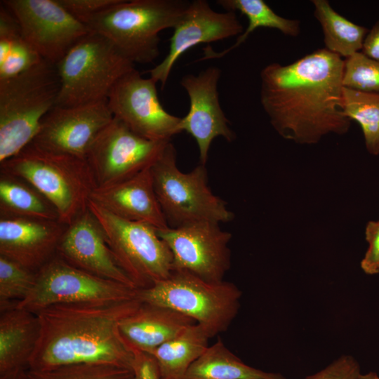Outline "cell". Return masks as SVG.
Masks as SVG:
<instances>
[{
	"instance_id": "obj_1",
	"label": "cell",
	"mask_w": 379,
	"mask_h": 379,
	"mask_svg": "<svg viewBox=\"0 0 379 379\" xmlns=\"http://www.w3.org/2000/svg\"><path fill=\"white\" fill-rule=\"evenodd\" d=\"M344 60L325 48L293 63H271L260 72V103L284 139L315 144L346 133L351 120L340 107Z\"/></svg>"
},
{
	"instance_id": "obj_2",
	"label": "cell",
	"mask_w": 379,
	"mask_h": 379,
	"mask_svg": "<svg viewBox=\"0 0 379 379\" xmlns=\"http://www.w3.org/2000/svg\"><path fill=\"white\" fill-rule=\"evenodd\" d=\"M141 302L137 298L62 303L35 312L40 335L27 370L75 364H107L133 370L135 352L122 338L119 325Z\"/></svg>"
},
{
	"instance_id": "obj_3",
	"label": "cell",
	"mask_w": 379,
	"mask_h": 379,
	"mask_svg": "<svg viewBox=\"0 0 379 379\" xmlns=\"http://www.w3.org/2000/svg\"><path fill=\"white\" fill-rule=\"evenodd\" d=\"M0 171L33 186L53 204L59 221L66 225L88 208L97 187L86 159L46 150L32 142L0 163Z\"/></svg>"
},
{
	"instance_id": "obj_4",
	"label": "cell",
	"mask_w": 379,
	"mask_h": 379,
	"mask_svg": "<svg viewBox=\"0 0 379 379\" xmlns=\"http://www.w3.org/2000/svg\"><path fill=\"white\" fill-rule=\"evenodd\" d=\"M60 91L56 64L43 60L13 78L0 81V163L32 142Z\"/></svg>"
},
{
	"instance_id": "obj_5",
	"label": "cell",
	"mask_w": 379,
	"mask_h": 379,
	"mask_svg": "<svg viewBox=\"0 0 379 379\" xmlns=\"http://www.w3.org/2000/svg\"><path fill=\"white\" fill-rule=\"evenodd\" d=\"M190 1L119 0L85 25L109 40L131 62L147 64L159 55V33L174 28Z\"/></svg>"
},
{
	"instance_id": "obj_6",
	"label": "cell",
	"mask_w": 379,
	"mask_h": 379,
	"mask_svg": "<svg viewBox=\"0 0 379 379\" xmlns=\"http://www.w3.org/2000/svg\"><path fill=\"white\" fill-rule=\"evenodd\" d=\"M60 91L56 105L73 107L107 100L116 83L135 69L117 47L91 31L56 64Z\"/></svg>"
},
{
	"instance_id": "obj_7",
	"label": "cell",
	"mask_w": 379,
	"mask_h": 379,
	"mask_svg": "<svg viewBox=\"0 0 379 379\" xmlns=\"http://www.w3.org/2000/svg\"><path fill=\"white\" fill-rule=\"evenodd\" d=\"M241 297V291L233 283L209 282L177 270L153 286L138 290L141 302L166 307L191 318L210 338L227 330L238 313Z\"/></svg>"
},
{
	"instance_id": "obj_8",
	"label": "cell",
	"mask_w": 379,
	"mask_h": 379,
	"mask_svg": "<svg viewBox=\"0 0 379 379\" xmlns=\"http://www.w3.org/2000/svg\"><path fill=\"white\" fill-rule=\"evenodd\" d=\"M155 193L171 227L202 221L228 222L234 214L227 203L208 187L206 165L183 173L177 166L176 151L168 142L151 166Z\"/></svg>"
},
{
	"instance_id": "obj_9",
	"label": "cell",
	"mask_w": 379,
	"mask_h": 379,
	"mask_svg": "<svg viewBox=\"0 0 379 379\" xmlns=\"http://www.w3.org/2000/svg\"><path fill=\"white\" fill-rule=\"evenodd\" d=\"M88 208L100 224L117 264L138 289L170 276L173 256L154 227L121 218L92 199Z\"/></svg>"
},
{
	"instance_id": "obj_10",
	"label": "cell",
	"mask_w": 379,
	"mask_h": 379,
	"mask_svg": "<svg viewBox=\"0 0 379 379\" xmlns=\"http://www.w3.org/2000/svg\"><path fill=\"white\" fill-rule=\"evenodd\" d=\"M138 290L92 275L55 255L36 272L33 288L16 307L35 313L57 304L130 300L138 298Z\"/></svg>"
},
{
	"instance_id": "obj_11",
	"label": "cell",
	"mask_w": 379,
	"mask_h": 379,
	"mask_svg": "<svg viewBox=\"0 0 379 379\" xmlns=\"http://www.w3.org/2000/svg\"><path fill=\"white\" fill-rule=\"evenodd\" d=\"M168 142L142 138L114 117L86 157L97 187L119 183L150 168Z\"/></svg>"
},
{
	"instance_id": "obj_12",
	"label": "cell",
	"mask_w": 379,
	"mask_h": 379,
	"mask_svg": "<svg viewBox=\"0 0 379 379\" xmlns=\"http://www.w3.org/2000/svg\"><path fill=\"white\" fill-rule=\"evenodd\" d=\"M173 256V270L189 272L209 282L224 281L230 267L231 233L219 223L197 222L157 230Z\"/></svg>"
},
{
	"instance_id": "obj_13",
	"label": "cell",
	"mask_w": 379,
	"mask_h": 379,
	"mask_svg": "<svg viewBox=\"0 0 379 379\" xmlns=\"http://www.w3.org/2000/svg\"><path fill=\"white\" fill-rule=\"evenodd\" d=\"M156 84L152 78H143L135 68L114 86L107 105L113 117L141 137L158 142L171 141L180 133L181 118L163 107Z\"/></svg>"
},
{
	"instance_id": "obj_14",
	"label": "cell",
	"mask_w": 379,
	"mask_h": 379,
	"mask_svg": "<svg viewBox=\"0 0 379 379\" xmlns=\"http://www.w3.org/2000/svg\"><path fill=\"white\" fill-rule=\"evenodd\" d=\"M15 16L25 39L43 59L57 64L89 28L58 0H3Z\"/></svg>"
},
{
	"instance_id": "obj_15",
	"label": "cell",
	"mask_w": 379,
	"mask_h": 379,
	"mask_svg": "<svg viewBox=\"0 0 379 379\" xmlns=\"http://www.w3.org/2000/svg\"><path fill=\"white\" fill-rule=\"evenodd\" d=\"M113 117L107 100L73 107L55 105L43 118L32 143L86 159L95 138Z\"/></svg>"
},
{
	"instance_id": "obj_16",
	"label": "cell",
	"mask_w": 379,
	"mask_h": 379,
	"mask_svg": "<svg viewBox=\"0 0 379 379\" xmlns=\"http://www.w3.org/2000/svg\"><path fill=\"white\" fill-rule=\"evenodd\" d=\"M221 70L209 67L198 74L183 76L180 80L190 100L187 114L181 118L179 132L185 131L196 141L200 164L206 165L213 140L222 137L228 142L236 136L230 121L221 108L218 84Z\"/></svg>"
},
{
	"instance_id": "obj_17",
	"label": "cell",
	"mask_w": 379,
	"mask_h": 379,
	"mask_svg": "<svg viewBox=\"0 0 379 379\" xmlns=\"http://www.w3.org/2000/svg\"><path fill=\"white\" fill-rule=\"evenodd\" d=\"M244 27L236 12H217L206 0L190 1L183 15L173 28L169 51L164 60L147 72L164 88L173 66L192 47L239 36Z\"/></svg>"
},
{
	"instance_id": "obj_18",
	"label": "cell",
	"mask_w": 379,
	"mask_h": 379,
	"mask_svg": "<svg viewBox=\"0 0 379 379\" xmlns=\"http://www.w3.org/2000/svg\"><path fill=\"white\" fill-rule=\"evenodd\" d=\"M56 255L92 275L138 289L117 264L100 224L88 208L67 226Z\"/></svg>"
},
{
	"instance_id": "obj_19",
	"label": "cell",
	"mask_w": 379,
	"mask_h": 379,
	"mask_svg": "<svg viewBox=\"0 0 379 379\" xmlns=\"http://www.w3.org/2000/svg\"><path fill=\"white\" fill-rule=\"evenodd\" d=\"M67 226L59 220L0 218V255L36 272L56 255Z\"/></svg>"
},
{
	"instance_id": "obj_20",
	"label": "cell",
	"mask_w": 379,
	"mask_h": 379,
	"mask_svg": "<svg viewBox=\"0 0 379 379\" xmlns=\"http://www.w3.org/2000/svg\"><path fill=\"white\" fill-rule=\"evenodd\" d=\"M91 199L121 218L156 230L169 227L155 193L151 167L119 183L96 187Z\"/></svg>"
},
{
	"instance_id": "obj_21",
	"label": "cell",
	"mask_w": 379,
	"mask_h": 379,
	"mask_svg": "<svg viewBox=\"0 0 379 379\" xmlns=\"http://www.w3.org/2000/svg\"><path fill=\"white\" fill-rule=\"evenodd\" d=\"M194 324L191 318L172 309L142 302L135 312L121 319L119 328L131 350L151 354Z\"/></svg>"
},
{
	"instance_id": "obj_22",
	"label": "cell",
	"mask_w": 379,
	"mask_h": 379,
	"mask_svg": "<svg viewBox=\"0 0 379 379\" xmlns=\"http://www.w3.org/2000/svg\"><path fill=\"white\" fill-rule=\"evenodd\" d=\"M0 376L28 369L40 335L36 313L15 306L0 312Z\"/></svg>"
},
{
	"instance_id": "obj_23",
	"label": "cell",
	"mask_w": 379,
	"mask_h": 379,
	"mask_svg": "<svg viewBox=\"0 0 379 379\" xmlns=\"http://www.w3.org/2000/svg\"><path fill=\"white\" fill-rule=\"evenodd\" d=\"M211 338L199 324L190 326L151 354L161 379H183L190 366L205 352Z\"/></svg>"
},
{
	"instance_id": "obj_24",
	"label": "cell",
	"mask_w": 379,
	"mask_h": 379,
	"mask_svg": "<svg viewBox=\"0 0 379 379\" xmlns=\"http://www.w3.org/2000/svg\"><path fill=\"white\" fill-rule=\"evenodd\" d=\"M59 220L55 208L24 180L0 171V218Z\"/></svg>"
},
{
	"instance_id": "obj_25",
	"label": "cell",
	"mask_w": 379,
	"mask_h": 379,
	"mask_svg": "<svg viewBox=\"0 0 379 379\" xmlns=\"http://www.w3.org/2000/svg\"><path fill=\"white\" fill-rule=\"evenodd\" d=\"M183 379H286L244 364L220 339L190 366Z\"/></svg>"
},
{
	"instance_id": "obj_26",
	"label": "cell",
	"mask_w": 379,
	"mask_h": 379,
	"mask_svg": "<svg viewBox=\"0 0 379 379\" xmlns=\"http://www.w3.org/2000/svg\"><path fill=\"white\" fill-rule=\"evenodd\" d=\"M216 4L226 11L239 12L244 15L248 24L241 34L238 36L235 43L220 52H215L207 46L204 49L202 60L220 58L239 47L248 36L259 27L276 29L284 34L295 37L300 32L298 20L288 19L277 14L263 0H218Z\"/></svg>"
},
{
	"instance_id": "obj_27",
	"label": "cell",
	"mask_w": 379,
	"mask_h": 379,
	"mask_svg": "<svg viewBox=\"0 0 379 379\" xmlns=\"http://www.w3.org/2000/svg\"><path fill=\"white\" fill-rule=\"evenodd\" d=\"M44 59L23 36L15 16L7 9L0 11V81L13 78Z\"/></svg>"
},
{
	"instance_id": "obj_28",
	"label": "cell",
	"mask_w": 379,
	"mask_h": 379,
	"mask_svg": "<svg viewBox=\"0 0 379 379\" xmlns=\"http://www.w3.org/2000/svg\"><path fill=\"white\" fill-rule=\"evenodd\" d=\"M314 15L320 23L325 48L347 58L360 52L368 29L335 11L326 0H313Z\"/></svg>"
},
{
	"instance_id": "obj_29",
	"label": "cell",
	"mask_w": 379,
	"mask_h": 379,
	"mask_svg": "<svg viewBox=\"0 0 379 379\" xmlns=\"http://www.w3.org/2000/svg\"><path fill=\"white\" fill-rule=\"evenodd\" d=\"M340 107L362 130L368 152L379 155V94L343 87Z\"/></svg>"
},
{
	"instance_id": "obj_30",
	"label": "cell",
	"mask_w": 379,
	"mask_h": 379,
	"mask_svg": "<svg viewBox=\"0 0 379 379\" xmlns=\"http://www.w3.org/2000/svg\"><path fill=\"white\" fill-rule=\"evenodd\" d=\"M36 272L0 255V312L23 300L33 288Z\"/></svg>"
},
{
	"instance_id": "obj_31",
	"label": "cell",
	"mask_w": 379,
	"mask_h": 379,
	"mask_svg": "<svg viewBox=\"0 0 379 379\" xmlns=\"http://www.w3.org/2000/svg\"><path fill=\"white\" fill-rule=\"evenodd\" d=\"M27 379H133V371L107 364H75L44 371L27 370Z\"/></svg>"
},
{
	"instance_id": "obj_32",
	"label": "cell",
	"mask_w": 379,
	"mask_h": 379,
	"mask_svg": "<svg viewBox=\"0 0 379 379\" xmlns=\"http://www.w3.org/2000/svg\"><path fill=\"white\" fill-rule=\"evenodd\" d=\"M343 86L379 94V61L357 52L344 60Z\"/></svg>"
},
{
	"instance_id": "obj_33",
	"label": "cell",
	"mask_w": 379,
	"mask_h": 379,
	"mask_svg": "<svg viewBox=\"0 0 379 379\" xmlns=\"http://www.w3.org/2000/svg\"><path fill=\"white\" fill-rule=\"evenodd\" d=\"M361 375L358 361L350 355H343L305 379H358Z\"/></svg>"
},
{
	"instance_id": "obj_34",
	"label": "cell",
	"mask_w": 379,
	"mask_h": 379,
	"mask_svg": "<svg viewBox=\"0 0 379 379\" xmlns=\"http://www.w3.org/2000/svg\"><path fill=\"white\" fill-rule=\"evenodd\" d=\"M74 18L83 24L119 0H58Z\"/></svg>"
},
{
	"instance_id": "obj_35",
	"label": "cell",
	"mask_w": 379,
	"mask_h": 379,
	"mask_svg": "<svg viewBox=\"0 0 379 379\" xmlns=\"http://www.w3.org/2000/svg\"><path fill=\"white\" fill-rule=\"evenodd\" d=\"M368 249L361 261V268L369 275L379 273V220L369 221L365 228Z\"/></svg>"
},
{
	"instance_id": "obj_36",
	"label": "cell",
	"mask_w": 379,
	"mask_h": 379,
	"mask_svg": "<svg viewBox=\"0 0 379 379\" xmlns=\"http://www.w3.org/2000/svg\"><path fill=\"white\" fill-rule=\"evenodd\" d=\"M135 352L133 379H161L158 366L154 357L146 352Z\"/></svg>"
},
{
	"instance_id": "obj_37",
	"label": "cell",
	"mask_w": 379,
	"mask_h": 379,
	"mask_svg": "<svg viewBox=\"0 0 379 379\" xmlns=\"http://www.w3.org/2000/svg\"><path fill=\"white\" fill-rule=\"evenodd\" d=\"M361 52L368 58L379 61V20L368 30Z\"/></svg>"
},
{
	"instance_id": "obj_38",
	"label": "cell",
	"mask_w": 379,
	"mask_h": 379,
	"mask_svg": "<svg viewBox=\"0 0 379 379\" xmlns=\"http://www.w3.org/2000/svg\"><path fill=\"white\" fill-rule=\"evenodd\" d=\"M0 379H27V370L19 371L0 376Z\"/></svg>"
},
{
	"instance_id": "obj_39",
	"label": "cell",
	"mask_w": 379,
	"mask_h": 379,
	"mask_svg": "<svg viewBox=\"0 0 379 379\" xmlns=\"http://www.w3.org/2000/svg\"><path fill=\"white\" fill-rule=\"evenodd\" d=\"M358 379H379V375L373 371H371L366 374L361 375Z\"/></svg>"
}]
</instances>
